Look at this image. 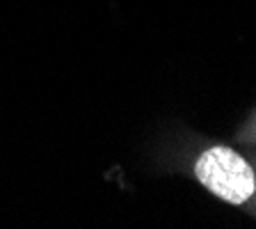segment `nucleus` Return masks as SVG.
<instances>
[{"instance_id": "f257e3e1", "label": "nucleus", "mask_w": 256, "mask_h": 229, "mask_svg": "<svg viewBox=\"0 0 256 229\" xmlns=\"http://www.w3.org/2000/svg\"><path fill=\"white\" fill-rule=\"evenodd\" d=\"M194 174L204 188L229 204H245L254 195L256 174L238 151L210 147L197 158Z\"/></svg>"}]
</instances>
